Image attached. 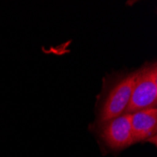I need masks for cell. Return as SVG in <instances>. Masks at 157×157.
Instances as JSON below:
<instances>
[{"label": "cell", "mask_w": 157, "mask_h": 157, "mask_svg": "<svg viewBox=\"0 0 157 157\" xmlns=\"http://www.w3.org/2000/svg\"><path fill=\"white\" fill-rule=\"evenodd\" d=\"M136 74L137 71L121 76L108 89L100 107L99 123L119 117L125 112L133 93Z\"/></svg>", "instance_id": "obj_1"}, {"label": "cell", "mask_w": 157, "mask_h": 157, "mask_svg": "<svg viewBox=\"0 0 157 157\" xmlns=\"http://www.w3.org/2000/svg\"><path fill=\"white\" fill-rule=\"evenodd\" d=\"M157 101V64L148 63L137 71L133 93L124 113L156 107Z\"/></svg>", "instance_id": "obj_2"}, {"label": "cell", "mask_w": 157, "mask_h": 157, "mask_svg": "<svg viewBox=\"0 0 157 157\" xmlns=\"http://www.w3.org/2000/svg\"><path fill=\"white\" fill-rule=\"evenodd\" d=\"M99 124V137L109 150L120 151L134 144L131 128V114L123 113L119 117Z\"/></svg>", "instance_id": "obj_3"}, {"label": "cell", "mask_w": 157, "mask_h": 157, "mask_svg": "<svg viewBox=\"0 0 157 157\" xmlns=\"http://www.w3.org/2000/svg\"><path fill=\"white\" fill-rule=\"evenodd\" d=\"M131 128L134 143L149 140L157 130V109L147 108L131 113Z\"/></svg>", "instance_id": "obj_4"}]
</instances>
